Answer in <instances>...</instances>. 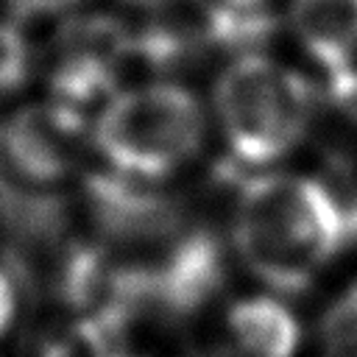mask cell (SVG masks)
Wrapping results in <instances>:
<instances>
[{
  "mask_svg": "<svg viewBox=\"0 0 357 357\" xmlns=\"http://www.w3.org/2000/svg\"><path fill=\"white\" fill-rule=\"evenodd\" d=\"M17 312V293H14V282L8 279V273L0 271V335H6V329L11 326Z\"/></svg>",
  "mask_w": 357,
  "mask_h": 357,
  "instance_id": "obj_11",
  "label": "cell"
},
{
  "mask_svg": "<svg viewBox=\"0 0 357 357\" xmlns=\"http://www.w3.org/2000/svg\"><path fill=\"white\" fill-rule=\"evenodd\" d=\"M137 3H151V6H162V3H167V0H137Z\"/></svg>",
  "mask_w": 357,
  "mask_h": 357,
  "instance_id": "obj_13",
  "label": "cell"
},
{
  "mask_svg": "<svg viewBox=\"0 0 357 357\" xmlns=\"http://www.w3.org/2000/svg\"><path fill=\"white\" fill-rule=\"evenodd\" d=\"M31 70V50L25 36L8 25L0 22V92L20 89Z\"/></svg>",
  "mask_w": 357,
  "mask_h": 357,
  "instance_id": "obj_9",
  "label": "cell"
},
{
  "mask_svg": "<svg viewBox=\"0 0 357 357\" xmlns=\"http://www.w3.org/2000/svg\"><path fill=\"white\" fill-rule=\"evenodd\" d=\"M81 139V112L53 100L20 109L6 120L0 145L8 167L22 178L50 184L70 173Z\"/></svg>",
  "mask_w": 357,
  "mask_h": 357,
  "instance_id": "obj_4",
  "label": "cell"
},
{
  "mask_svg": "<svg viewBox=\"0 0 357 357\" xmlns=\"http://www.w3.org/2000/svg\"><path fill=\"white\" fill-rule=\"evenodd\" d=\"M92 137L117 173L162 178L201 148L204 109L190 89L176 84L134 86L106 100Z\"/></svg>",
  "mask_w": 357,
  "mask_h": 357,
  "instance_id": "obj_2",
  "label": "cell"
},
{
  "mask_svg": "<svg viewBox=\"0 0 357 357\" xmlns=\"http://www.w3.org/2000/svg\"><path fill=\"white\" fill-rule=\"evenodd\" d=\"M17 14L22 17H42V14H53L61 8L75 6L78 0H6Z\"/></svg>",
  "mask_w": 357,
  "mask_h": 357,
  "instance_id": "obj_10",
  "label": "cell"
},
{
  "mask_svg": "<svg viewBox=\"0 0 357 357\" xmlns=\"http://www.w3.org/2000/svg\"><path fill=\"white\" fill-rule=\"evenodd\" d=\"M321 357H357V282L324 312Z\"/></svg>",
  "mask_w": 357,
  "mask_h": 357,
  "instance_id": "obj_8",
  "label": "cell"
},
{
  "mask_svg": "<svg viewBox=\"0 0 357 357\" xmlns=\"http://www.w3.org/2000/svg\"><path fill=\"white\" fill-rule=\"evenodd\" d=\"M346 237L343 204L315 178L265 173L240 190L234 245L245 268L273 290H304Z\"/></svg>",
  "mask_w": 357,
  "mask_h": 357,
  "instance_id": "obj_1",
  "label": "cell"
},
{
  "mask_svg": "<svg viewBox=\"0 0 357 357\" xmlns=\"http://www.w3.org/2000/svg\"><path fill=\"white\" fill-rule=\"evenodd\" d=\"M226 329L237 357H293L298 346L296 315L268 296L237 301L226 315Z\"/></svg>",
  "mask_w": 357,
  "mask_h": 357,
  "instance_id": "obj_7",
  "label": "cell"
},
{
  "mask_svg": "<svg viewBox=\"0 0 357 357\" xmlns=\"http://www.w3.org/2000/svg\"><path fill=\"white\" fill-rule=\"evenodd\" d=\"M92 209L103 231L120 243H145L173 234L176 212L156 192L139 190L117 178H92L89 181Z\"/></svg>",
  "mask_w": 357,
  "mask_h": 357,
  "instance_id": "obj_5",
  "label": "cell"
},
{
  "mask_svg": "<svg viewBox=\"0 0 357 357\" xmlns=\"http://www.w3.org/2000/svg\"><path fill=\"white\" fill-rule=\"evenodd\" d=\"M287 17L301 47L329 75L351 67L357 50V0H290Z\"/></svg>",
  "mask_w": 357,
  "mask_h": 357,
  "instance_id": "obj_6",
  "label": "cell"
},
{
  "mask_svg": "<svg viewBox=\"0 0 357 357\" xmlns=\"http://www.w3.org/2000/svg\"><path fill=\"white\" fill-rule=\"evenodd\" d=\"M223 3H226V6H231V8H237V11H248V14H257L262 0H223Z\"/></svg>",
  "mask_w": 357,
  "mask_h": 357,
  "instance_id": "obj_12",
  "label": "cell"
},
{
  "mask_svg": "<svg viewBox=\"0 0 357 357\" xmlns=\"http://www.w3.org/2000/svg\"><path fill=\"white\" fill-rule=\"evenodd\" d=\"M310 112V84L290 67L259 53L234 59L215 84L220 131L245 165L282 159L301 139Z\"/></svg>",
  "mask_w": 357,
  "mask_h": 357,
  "instance_id": "obj_3",
  "label": "cell"
}]
</instances>
